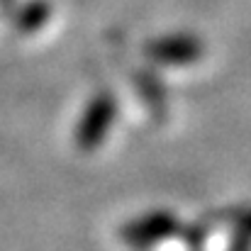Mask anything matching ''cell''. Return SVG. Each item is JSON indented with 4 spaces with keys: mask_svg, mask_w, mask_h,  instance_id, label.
<instances>
[{
    "mask_svg": "<svg viewBox=\"0 0 251 251\" xmlns=\"http://www.w3.org/2000/svg\"><path fill=\"white\" fill-rule=\"evenodd\" d=\"M112 115H115V102L110 95H98L88 105L83 120L78 125V132H76V142L81 149H95L102 142L105 132L112 125Z\"/></svg>",
    "mask_w": 251,
    "mask_h": 251,
    "instance_id": "obj_1",
    "label": "cell"
},
{
    "mask_svg": "<svg viewBox=\"0 0 251 251\" xmlns=\"http://www.w3.org/2000/svg\"><path fill=\"white\" fill-rule=\"evenodd\" d=\"M176 229H178V220L173 215L156 212V215H147L144 220L129 222L122 229V239L132 247H149V244H156V242L166 239Z\"/></svg>",
    "mask_w": 251,
    "mask_h": 251,
    "instance_id": "obj_2",
    "label": "cell"
},
{
    "mask_svg": "<svg viewBox=\"0 0 251 251\" xmlns=\"http://www.w3.org/2000/svg\"><path fill=\"white\" fill-rule=\"evenodd\" d=\"M154 54L159 59H164L166 64H185L200 54V47L195 44V39H176V44L173 42L159 44L154 49Z\"/></svg>",
    "mask_w": 251,
    "mask_h": 251,
    "instance_id": "obj_3",
    "label": "cell"
}]
</instances>
